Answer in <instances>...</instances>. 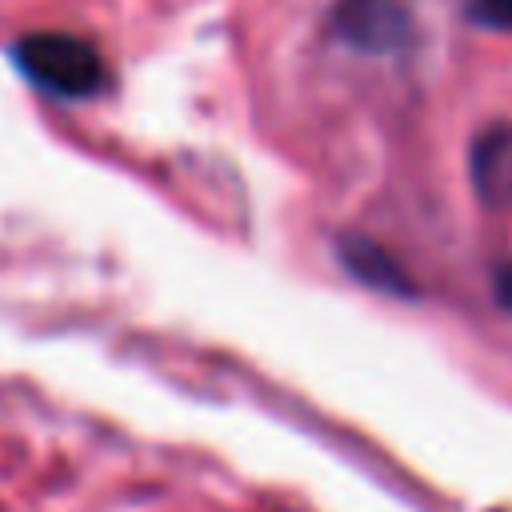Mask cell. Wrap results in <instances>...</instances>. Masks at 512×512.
<instances>
[{"label":"cell","mask_w":512,"mask_h":512,"mask_svg":"<svg viewBox=\"0 0 512 512\" xmlns=\"http://www.w3.org/2000/svg\"><path fill=\"white\" fill-rule=\"evenodd\" d=\"M496 288H500V300L512 308V268H508V272H500V284H496Z\"/></svg>","instance_id":"8992f818"},{"label":"cell","mask_w":512,"mask_h":512,"mask_svg":"<svg viewBox=\"0 0 512 512\" xmlns=\"http://www.w3.org/2000/svg\"><path fill=\"white\" fill-rule=\"evenodd\" d=\"M468 16L484 28L512 32V0H468Z\"/></svg>","instance_id":"5b68a950"},{"label":"cell","mask_w":512,"mask_h":512,"mask_svg":"<svg viewBox=\"0 0 512 512\" xmlns=\"http://www.w3.org/2000/svg\"><path fill=\"white\" fill-rule=\"evenodd\" d=\"M340 256L344 264L352 268V276H360L368 288H380V292H400V296H412V284L404 276V268L384 252L376 248L372 240H360V236H344L340 240Z\"/></svg>","instance_id":"277c9868"},{"label":"cell","mask_w":512,"mask_h":512,"mask_svg":"<svg viewBox=\"0 0 512 512\" xmlns=\"http://www.w3.org/2000/svg\"><path fill=\"white\" fill-rule=\"evenodd\" d=\"M468 180L480 204L512 208V120L484 124L468 144Z\"/></svg>","instance_id":"3957f363"},{"label":"cell","mask_w":512,"mask_h":512,"mask_svg":"<svg viewBox=\"0 0 512 512\" xmlns=\"http://www.w3.org/2000/svg\"><path fill=\"white\" fill-rule=\"evenodd\" d=\"M16 68L56 100H92L108 88V64L100 48L72 32H28L12 48Z\"/></svg>","instance_id":"6da1fadb"},{"label":"cell","mask_w":512,"mask_h":512,"mask_svg":"<svg viewBox=\"0 0 512 512\" xmlns=\"http://www.w3.org/2000/svg\"><path fill=\"white\" fill-rule=\"evenodd\" d=\"M412 32L396 0H340L332 8V36L356 52H396Z\"/></svg>","instance_id":"7a4b0ae2"}]
</instances>
